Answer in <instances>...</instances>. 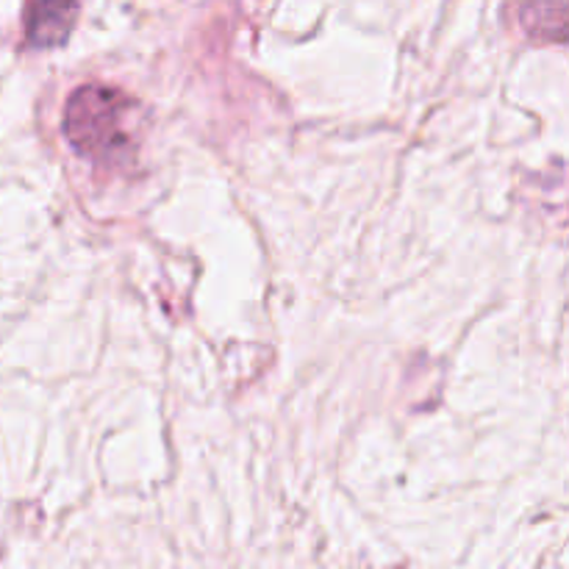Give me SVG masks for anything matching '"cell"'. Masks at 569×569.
I'll list each match as a JSON object with an SVG mask.
<instances>
[{
    "mask_svg": "<svg viewBox=\"0 0 569 569\" xmlns=\"http://www.w3.org/2000/svg\"><path fill=\"white\" fill-rule=\"evenodd\" d=\"M131 109L133 103L117 89L87 83L76 89L64 109V137L78 153L94 161L126 159L131 153Z\"/></svg>",
    "mask_w": 569,
    "mask_h": 569,
    "instance_id": "obj_1",
    "label": "cell"
},
{
    "mask_svg": "<svg viewBox=\"0 0 569 569\" xmlns=\"http://www.w3.org/2000/svg\"><path fill=\"white\" fill-rule=\"evenodd\" d=\"M81 0H26V42L31 48H59L72 33Z\"/></svg>",
    "mask_w": 569,
    "mask_h": 569,
    "instance_id": "obj_2",
    "label": "cell"
}]
</instances>
